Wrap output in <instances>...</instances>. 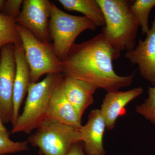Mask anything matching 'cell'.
<instances>
[{
	"label": "cell",
	"mask_w": 155,
	"mask_h": 155,
	"mask_svg": "<svg viewBox=\"0 0 155 155\" xmlns=\"http://www.w3.org/2000/svg\"><path fill=\"white\" fill-rule=\"evenodd\" d=\"M81 142L73 144L66 155H86L84 149L83 144H81Z\"/></svg>",
	"instance_id": "obj_21"
},
{
	"label": "cell",
	"mask_w": 155,
	"mask_h": 155,
	"mask_svg": "<svg viewBox=\"0 0 155 155\" xmlns=\"http://www.w3.org/2000/svg\"><path fill=\"white\" fill-rule=\"evenodd\" d=\"M0 61H1V55H0Z\"/></svg>",
	"instance_id": "obj_24"
},
{
	"label": "cell",
	"mask_w": 155,
	"mask_h": 155,
	"mask_svg": "<svg viewBox=\"0 0 155 155\" xmlns=\"http://www.w3.org/2000/svg\"><path fill=\"white\" fill-rule=\"evenodd\" d=\"M155 7V0H136L130 4V11L138 22L143 35H147L149 31L150 12Z\"/></svg>",
	"instance_id": "obj_17"
},
{
	"label": "cell",
	"mask_w": 155,
	"mask_h": 155,
	"mask_svg": "<svg viewBox=\"0 0 155 155\" xmlns=\"http://www.w3.org/2000/svg\"><path fill=\"white\" fill-rule=\"evenodd\" d=\"M63 82L67 99L82 116L87 108L94 103V94L97 89L87 82L66 75Z\"/></svg>",
	"instance_id": "obj_14"
},
{
	"label": "cell",
	"mask_w": 155,
	"mask_h": 155,
	"mask_svg": "<svg viewBox=\"0 0 155 155\" xmlns=\"http://www.w3.org/2000/svg\"><path fill=\"white\" fill-rule=\"evenodd\" d=\"M63 81V79L52 95L47 118L79 130L82 126V116L67 99L64 94Z\"/></svg>",
	"instance_id": "obj_12"
},
{
	"label": "cell",
	"mask_w": 155,
	"mask_h": 155,
	"mask_svg": "<svg viewBox=\"0 0 155 155\" xmlns=\"http://www.w3.org/2000/svg\"><path fill=\"white\" fill-rule=\"evenodd\" d=\"M49 27L55 53L62 61L81 33L87 30H95L97 27L87 17L67 14L51 2Z\"/></svg>",
	"instance_id": "obj_4"
},
{
	"label": "cell",
	"mask_w": 155,
	"mask_h": 155,
	"mask_svg": "<svg viewBox=\"0 0 155 155\" xmlns=\"http://www.w3.org/2000/svg\"><path fill=\"white\" fill-rule=\"evenodd\" d=\"M143 91V89L139 87L125 91H116L107 92L100 110L108 130L114 128L117 119L126 114L125 107L127 104Z\"/></svg>",
	"instance_id": "obj_10"
},
{
	"label": "cell",
	"mask_w": 155,
	"mask_h": 155,
	"mask_svg": "<svg viewBox=\"0 0 155 155\" xmlns=\"http://www.w3.org/2000/svg\"><path fill=\"white\" fill-rule=\"evenodd\" d=\"M144 40L140 38L137 45L127 51L125 58L137 65L140 75L153 86L155 85V18Z\"/></svg>",
	"instance_id": "obj_9"
},
{
	"label": "cell",
	"mask_w": 155,
	"mask_h": 155,
	"mask_svg": "<svg viewBox=\"0 0 155 155\" xmlns=\"http://www.w3.org/2000/svg\"><path fill=\"white\" fill-rule=\"evenodd\" d=\"M16 73L13 91V114L11 123L14 125L19 116L20 107L27 93L31 81L30 70L25 59L23 46H14Z\"/></svg>",
	"instance_id": "obj_13"
},
{
	"label": "cell",
	"mask_w": 155,
	"mask_h": 155,
	"mask_svg": "<svg viewBox=\"0 0 155 155\" xmlns=\"http://www.w3.org/2000/svg\"><path fill=\"white\" fill-rule=\"evenodd\" d=\"M51 3L48 0H24L16 23L31 31L41 41L48 43L50 34L48 20L51 16Z\"/></svg>",
	"instance_id": "obj_8"
},
{
	"label": "cell",
	"mask_w": 155,
	"mask_h": 155,
	"mask_svg": "<svg viewBox=\"0 0 155 155\" xmlns=\"http://www.w3.org/2000/svg\"><path fill=\"white\" fill-rule=\"evenodd\" d=\"M106 127L105 122L99 109L90 113L88 121L79 129L84 149L87 155H105L103 138Z\"/></svg>",
	"instance_id": "obj_11"
},
{
	"label": "cell",
	"mask_w": 155,
	"mask_h": 155,
	"mask_svg": "<svg viewBox=\"0 0 155 155\" xmlns=\"http://www.w3.org/2000/svg\"><path fill=\"white\" fill-rule=\"evenodd\" d=\"M23 2L21 0H8L6 1L3 14L16 19L20 14V7Z\"/></svg>",
	"instance_id": "obj_20"
},
{
	"label": "cell",
	"mask_w": 155,
	"mask_h": 155,
	"mask_svg": "<svg viewBox=\"0 0 155 155\" xmlns=\"http://www.w3.org/2000/svg\"><path fill=\"white\" fill-rule=\"evenodd\" d=\"M27 141L41 155H66L73 144L81 141L79 130L46 118Z\"/></svg>",
	"instance_id": "obj_5"
},
{
	"label": "cell",
	"mask_w": 155,
	"mask_h": 155,
	"mask_svg": "<svg viewBox=\"0 0 155 155\" xmlns=\"http://www.w3.org/2000/svg\"><path fill=\"white\" fill-rule=\"evenodd\" d=\"M148 97L140 105L136 107V111L155 125V85L149 87Z\"/></svg>",
	"instance_id": "obj_19"
},
{
	"label": "cell",
	"mask_w": 155,
	"mask_h": 155,
	"mask_svg": "<svg viewBox=\"0 0 155 155\" xmlns=\"http://www.w3.org/2000/svg\"><path fill=\"white\" fill-rule=\"evenodd\" d=\"M67 10L81 13L94 22L97 27L105 25L103 11L97 0H59Z\"/></svg>",
	"instance_id": "obj_15"
},
{
	"label": "cell",
	"mask_w": 155,
	"mask_h": 155,
	"mask_svg": "<svg viewBox=\"0 0 155 155\" xmlns=\"http://www.w3.org/2000/svg\"><path fill=\"white\" fill-rule=\"evenodd\" d=\"M6 1L0 0V11H3L5 5Z\"/></svg>",
	"instance_id": "obj_23"
},
{
	"label": "cell",
	"mask_w": 155,
	"mask_h": 155,
	"mask_svg": "<svg viewBox=\"0 0 155 155\" xmlns=\"http://www.w3.org/2000/svg\"><path fill=\"white\" fill-rule=\"evenodd\" d=\"M105 25L102 32L109 45L118 52L133 50L136 46L140 26L125 0H97Z\"/></svg>",
	"instance_id": "obj_2"
},
{
	"label": "cell",
	"mask_w": 155,
	"mask_h": 155,
	"mask_svg": "<svg viewBox=\"0 0 155 155\" xmlns=\"http://www.w3.org/2000/svg\"><path fill=\"white\" fill-rule=\"evenodd\" d=\"M8 44L16 47L22 46L15 19L0 13V49Z\"/></svg>",
	"instance_id": "obj_16"
},
{
	"label": "cell",
	"mask_w": 155,
	"mask_h": 155,
	"mask_svg": "<svg viewBox=\"0 0 155 155\" xmlns=\"http://www.w3.org/2000/svg\"><path fill=\"white\" fill-rule=\"evenodd\" d=\"M28 143L15 142L9 138V134L0 133V155L15 153L28 150Z\"/></svg>",
	"instance_id": "obj_18"
},
{
	"label": "cell",
	"mask_w": 155,
	"mask_h": 155,
	"mask_svg": "<svg viewBox=\"0 0 155 155\" xmlns=\"http://www.w3.org/2000/svg\"><path fill=\"white\" fill-rule=\"evenodd\" d=\"M17 28L29 67L31 83L38 82L44 75L62 73L61 61L56 55L53 45L41 41L27 28L17 24Z\"/></svg>",
	"instance_id": "obj_6"
},
{
	"label": "cell",
	"mask_w": 155,
	"mask_h": 155,
	"mask_svg": "<svg viewBox=\"0 0 155 155\" xmlns=\"http://www.w3.org/2000/svg\"><path fill=\"white\" fill-rule=\"evenodd\" d=\"M121 53L114 50L101 32L89 40L74 44L61 61L62 73L109 92L119 91L132 83L135 72L120 76L114 71L113 61Z\"/></svg>",
	"instance_id": "obj_1"
},
{
	"label": "cell",
	"mask_w": 155,
	"mask_h": 155,
	"mask_svg": "<svg viewBox=\"0 0 155 155\" xmlns=\"http://www.w3.org/2000/svg\"><path fill=\"white\" fill-rule=\"evenodd\" d=\"M64 76L62 73L48 74L41 81L30 84L23 111L11 133L30 134L46 119L51 97Z\"/></svg>",
	"instance_id": "obj_3"
},
{
	"label": "cell",
	"mask_w": 155,
	"mask_h": 155,
	"mask_svg": "<svg viewBox=\"0 0 155 155\" xmlns=\"http://www.w3.org/2000/svg\"><path fill=\"white\" fill-rule=\"evenodd\" d=\"M0 50V118L4 124L11 122L13 116L16 63L14 45H5Z\"/></svg>",
	"instance_id": "obj_7"
},
{
	"label": "cell",
	"mask_w": 155,
	"mask_h": 155,
	"mask_svg": "<svg viewBox=\"0 0 155 155\" xmlns=\"http://www.w3.org/2000/svg\"><path fill=\"white\" fill-rule=\"evenodd\" d=\"M0 133L9 134L8 132L7 129L4 126V123H3L1 118H0Z\"/></svg>",
	"instance_id": "obj_22"
}]
</instances>
